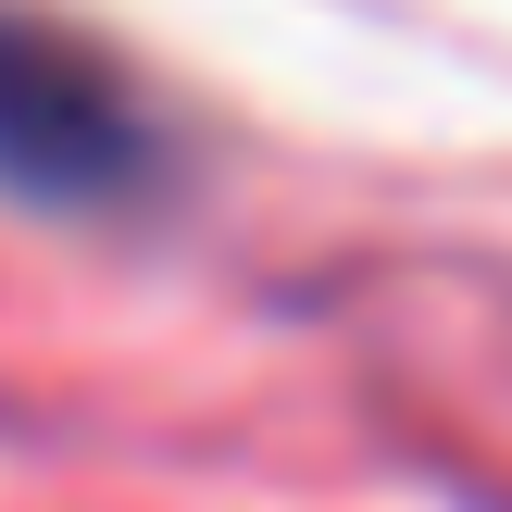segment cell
<instances>
[{"mask_svg": "<svg viewBox=\"0 0 512 512\" xmlns=\"http://www.w3.org/2000/svg\"><path fill=\"white\" fill-rule=\"evenodd\" d=\"M0 188L13 200H138L150 188V113L100 50L63 25L0 13Z\"/></svg>", "mask_w": 512, "mask_h": 512, "instance_id": "cell-1", "label": "cell"}]
</instances>
